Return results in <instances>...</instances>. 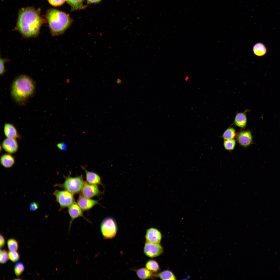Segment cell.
<instances>
[{
    "instance_id": "cell-1",
    "label": "cell",
    "mask_w": 280,
    "mask_h": 280,
    "mask_svg": "<svg viewBox=\"0 0 280 280\" xmlns=\"http://www.w3.org/2000/svg\"><path fill=\"white\" fill-rule=\"evenodd\" d=\"M39 10L28 7L19 11L16 29L24 37H35L39 34L41 27L45 23Z\"/></svg>"
},
{
    "instance_id": "cell-2",
    "label": "cell",
    "mask_w": 280,
    "mask_h": 280,
    "mask_svg": "<svg viewBox=\"0 0 280 280\" xmlns=\"http://www.w3.org/2000/svg\"><path fill=\"white\" fill-rule=\"evenodd\" d=\"M46 17L51 33L53 36L64 34L72 24L73 20L66 13L56 9L48 10Z\"/></svg>"
},
{
    "instance_id": "cell-3",
    "label": "cell",
    "mask_w": 280,
    "mask_h": 280,
    "mask_svg": "<svg viewBox=\"0 0 280 280\" xmlns=\"http://www.w3.org/2000/svg\"><path fill=\"white\" fill-rule=\"evenodd\" d=\"M35 88L33 80L27 75H22L17 77L13 81L11 93L15 101L18 103H23L33 95Z\"/></svg>"
},
{
    "instance_id": "cell-4",
    "label": "cell",
    "mask_w": 280,
    "mask_h": 280,
    "mask_svg": "<svg viewBox=\"0 0 280 280\" xmlns=\"http://www.w3.org/2000/svg\"><path fill=\"white\" fill-rule=\"evenodd\" d=\"M85 183L82 175L74 177L68 176L65 177L63 183L56 184L54 186L64 188L75 194L81 191Z\"/></svg>"
},
{
    "instance_id": "cell-5",
    "label": "cell",
    "mask_w": 280,
    "mask_h": 280,
    "mask_svg": "<svg viewBox=\"0 0 280 280\" xmlns=\"http://www.w3.org/2000/svg\"><path fill=\"white\" fill-rule=\"evenodd\" d=\"M100 228L102 235L105 239L114 237L117 231V226L115 220L110 216L105 218L102 221Z\"/></svg>"
},
{
    "instance_id": "cell-6",
    "label": "cell",
    "mask_w": 280,
    "mask_h": 280,
    "mask_svg": "<svg viewBox=\"0 0 280 280\" xmlns=\"http://www.w3.org/2000/svg\"><path fill=\"white\" fill-rule=\"evenodd\" d=\"M53 195L60 205V210L69 207L75 202L73 194L66 190H56L54 191Z\"/></svg>"
},
{
    "instance_id": "cell-7",
    "label": "cell",
    "mask_w": 280,
    "mask_h": 280,
    "mask_svg": "<svg viewBox=\"0 0 280 280\" xmlns=\"http://www.w3.org/2000/svg\"><path fill=\"white\" fill-rule=\"evenodd\" d=\"M163 251V248L159 243L146 241L145 244L144 252L148 257L153 258L157 257L161 255Z\"/></svg>"
},
{
    "instance_id": "cell-8",
    "label": "cell",
    "mask_w": 280,
    "mask_h": 280,
    "mask_svg": "<svg viewBox=\"0 0 280 280\" xmlns=\"http://www.w3.org/2000/svg\"><path fill=\"white\" fill-rule=\"evenodd\" d=\"M101 193L97 185L85 183L81 191V195L91 198L99 195Z\"/></svg>"
},
{
    "instance_id": "cell-9",
    "label": "cell",
    "mask_w": 280,
    "mask_h": 280,
    "mask_svg": "<svg viewBox=\"0 0 280 280\" xmlns=\"http://www.w3.org/2000/svg\"><path fill=\"white\" fill-rule=\"evenodd\" d=\"M3 149L8 153H15L18 148V143L16 139L7 138L5 139L2 143Z\"/></svg>"
},
{
    "instance_id": "cell-10",
    "label": "cell",
    "mask_w": 280,
    "mask_h": 280,
    "mask_svg": "<svg viewBox=\"0 0 280 280\" xmlns=\"http://www.w3.org/2000/svg\"><path fill=\"white\" fill-rule=\"evenodd\" d=\"M68 207V212L71 218L69 226V230L72 222L75 219L80 217H82L85 219L86 218L83 216V210L77 203L74 202Z\"/></svg>"
},
{
    "instance_id": "cell-11",
    "label": "cell",
    "mask_w": 280,
    "mask_h": 280,
    "mask_svg": "<svg viewBox=\"0 0 280 280\" xmlns=\"http://www.w3.org/2000/svg\"><path fill=\"white\" fill-rule=\"evenodd\" d=\"M145 237L147 241L159 243L162 239V235L158 229L151 228L146 230Z\"/></svg>"
},
{
    "instance_id": "cell-12",
    "label": "cell",
    "mask_w": 280,
    "mask_h": 280,
    "mask_svg": "<svg viewBox=\"0 0 280 280\" xmlns=\"http://www.w3.org/2000/svg\"><path fill=\"white\" fill-rule=\"evenodd\" d=\"M77 203L83 211L88 210L94 206L99 204L97 200L86 198L81 195L78 199Z\"/></svg>"
},
{
    "instance_id": "cell-13",
    "label": "cell",
    "mask_w": 280,
    "mask_h": 280,
    "mask_svg": "<svg viewBox=\"0 0 280 280\" xmlns=\"http://www.w3.org/2000/svg\"><path fill=\"white\" fill-rule=\"evenodd\" d=\"M252 139L251 134L249 131H241L237 136V142L241 145L244 147L250 145L252 142Z\"/></svg>"
},
{
    "instance_id": "cell-14",
    "label": "cell",
    "mask_w": 280,
    "mask_h": 280,
    "mask_svg": "<svg viewBox=\"0 0 280 280\" xmlns=\"http://www.w3.org/2000/svg\"><path fill=\"white\" fill-rule=\"evenodd\" d=\"M82 168L84 170L86 174V178L87 182L92 185L101 184V179L100 176L94 172L87 170L83 166Z\"/></svg>"
},
{
    "instance_id": "cell-15",
    "label": "cell",
    "mask_w": 280,
    "mask_h": 280,
    "mask_svg": "<svg viewBox=\"0 0 280 280\" xmlns=\"http://www.w3.org/2000/svg\"><path fill=\"white\" fill-rule=\"evenodd\" d=\"M4 132L5 136L7 138L16 139L20 137L15 127L10 123H7L5 124Z\"/></svg>"
},
{
    "instance_id": "cell-16",
    "label": "cell",
    "mask_w": 280,
    "mask_h": 280,
    "mask_svg": "<svg viewBox=\"0 0 280 280\" xmlns=\"http://www.w3.org/2000/svg\"><path fill=\"white\" fill-rule=\"evenodd\" d=\"M11 154H5L2 155L0 158L1 164L6 168L12 167L15 163V159Z\"/></svg>"
},
{
    "instance_id": "cell-17",
    "label": "cell",
    "mask_w": 280,
    "mask_h": 280,
    "mask_svg": "<svg viewBox=\"0 0 280 280\" xmlns=\"http://www.w3.org/2000/svg\"><path fill=\"white\" fill-rule=\"evenodd\" d=\"M253 50L255 55L259 57L264 55L267 52V49L266 46L261 42H258L255 44L253 46Z\"/></svg>"
},
{
    "instance_id": "cell-18",
    "label": "cell",
    "mask_w": 280,
    "mask_h": 280,
    "mask_svg": "<svg viewBox=\"0 0 280 280\" xmlns=\"http://www.w3.org/2000/svg\"><path fill=\"white\" fill-rule=\"evenodd\" d=\"M247 122V117L245 113H241L237 114L235 117L234 123L237 126L244 128L246 125Z\"/></svg>"
},
{
    "instance_id": "cell-19",
    "label": "cell",
    "mask_w": 280,
    "mask_h": 280,
    "mask_svg": "<svg viewBox=\"0 0 280 280\" xmlns=\"http://www.w3.org/2000/svg\"><path fill=\"white\" fill-rule=\"evenodd\" d=\"M137 276L142 280H145L151 278L152 276V272L146 268L138 269L136 271Z\"/></svg>"
},
{
    "instance_id": "cell-20",
    "label": "cell",
    "mask_w": 280,
    "mask_h": 280,
    "mask_svg": "<svg viewBox=\"0 0 280 280\" xmlns=\"http://www.w3.org/2000/svg\"><path fill=\"white\" fill-rule=\"evenodd\" d=\"M71 6L72 10H81L85 8V6L83 3L84 0H66Z\"/></svg>"
},
{
    "instance_id": "cell-21",
    "label": "cell",
    "mask_w": 280,
    "mask_h": 280,
    "mask_svg": "<svg viewBox=\"0 0 280 280\" xmlns=\"http://www.w3.org/2000/svg\"><path fill=\"white\" fill-rule=\"evenodd\" d=\"M145 267L152 272H156L159 270L160 268L158 263L153 260H149L145 264Z\"/></svg>"
},
{
    "instance_id": "cell-22",
    "label": "cell",
    "mask_w": 280,
    "mask_h": 280,
    "mask_svg": "<svg viewBox=\"0 0 280 280\" xmlns=\"http://www.w3.org/2000/svg\"><path fill=\"white\" fill-rule=\"evenodd\" d=\"M159 277L162 279L164 280H174L176 279L173 273L169 270H165L160 273Z\"/></svg>"
},
{
    "instance_id": "cell-23",
    "label": "cell",
    "mask_w": 280,
    "mask_h": 280,
    "mask_svg": "<svg viewBox=\"0 0 280 280\" xmlns=\"http://www.w3.org/2000/svg\"><path fill=\"white\" fill-rule=\"evenodd\" d=\"M236 135L235 129L230 127L227 129L223 134L222 137L225 140L233 139Z\"/></svg>"
},
{
    "instance_id": "cell-24",
    "label": "cell",
    "mask_w": 280,
    "mask_h": 280,
    "mask_svg": "<svg viewBox=\"0 0 280 280\" xmlns=\"http://www.w3.org/2000/svg\"><path fill=\"white\" fill-rule=\"evenodd\" d=\"M8 248L10 251H16L18 248L17 241L13 239H8L7 242Z\"/></svg>"
},
{
    "instance_id": "cell-25",
    "label": "cell",
    "mask_w": 280,
    "mask_h": 280,
    "mask_svg": "<svg viewBox=\"0 0 280 280\" xmlns=\"http://www.w3.org/2000/svg\"><path fill=\"white\" fill-rule=\"evenodd\" d=\"M25 269L23 264L21 262L17 263L15 264L14 270L15 274L17 276H20L23 272Z\"/></svg>"
},
{
    "instance_id": "cell-26",
    "label": "cell",
    "mask_w": 280,
    "mask_h": 280,
    "mask_svg": "<svg viewBox=\"0 0 280 280\" xmlns=\"http://www.w3.org/2000/svg\"><path fill=\"white\" fill-rule=\"evenodd\" d=\"M235 144V141L234 139L225 140L223 143L225 149L229 151L234 149Z\"/></svg>"
},
{
    "instance_id": "cell-27",
    "label": "cell",
    "mask_w": 280,
    "mask_h": 280,
    "mask_svg": "<svg viewBox=\"0 0 280 280\" xmlns=\"http://www.w3.org/2000/svg\"><path fill=\"white\" fill-rule=\"evenodd\" d=\"M9 258L11 261L13 262L17 261L19 258L18 253L16 251H10L8 253Z\"/></svg>"
},
{
    "instance_id": "cell-28",
    "label": "cell",
    "mask_w": 280,
    "mask_h": 280,
    "mask_svg": "<svg viewBox=\"0 0 280 280\" xmlns=\"http://www.w3.org/2000/svg\"><path fill=\"white\" fill-rule=\"evenodd\" d=\"M8 255L5 250H0V262L1 264L5 263L8 259Z\"/></svg>"
},
{
    "instance_id": "cell-29",
    "label": "cell",
    "mask_w": 280,
    "mask_h": 280,
    "mask_svg": "<svg viewBox=\"0 0 280 280\" xmlns=\"http://www.w3.org/2000/svg\"><path fill=\"white\" fill-rule=\"evenodd\" d=\"M49 3L51 5L57 6L61 5L66 1V0H47Z\"/></svg>"
},
{
    "instance_id": "cell-30",
    "label": "cell",
    "mask_w": 280,
    "mask_h": 280,
    "mask_svg": "<svg viewBox=\"0 0 280 280\" xmlns=\"http://www.w3.org/2000/svg\"><path fill=\"white\" fill-rule=\"evenodd\" d=\"M8 60L0 58V74L3 75L5 71V63Z\"/></svg>"
},
{
    "instance_id": "cell-31",
    "label": "cell",
    "mask_w": 280,
    "mask_h": 280,
    "mask_svg": "<svg viewBox=\"0 0 280 280\" xmlns=\"http://www.w3.org/2000/svg\"><path fill=\"white\" fill-rule=\"evenodd\" d=\"M39 206V205L37 202H33L30 204L29 208L31 211H34L38 208Z\"/></svg>"
},
{
    "instance_id": "cell-32",
    "label": "cell",
    "mask_w": 280,
    "mask_h": 280,
    "mask_svg": "<svg viewBox=\"0 0 280 280\" xmlns=\"http://www.w3.org/2000/svg\"><path fill=\"white\" fill-rule=\"evenodd\" d=\"M57 146L60 150L62 151H65L67 148L66 144L63 142L58 143L57 144Z\"/></svg>"
},
{
    "instance_id": "cell-33",
    "label": "cell",
    "mask_w": 280,
    "mask_h": 280,
    "mask_svg": "<svg viewBox=\"0 0 280 280\" xmlns=\"http://www.w3.org/2000/svg\"><path fill=\"white\" fill-rule=\"evenodd\" d=\"M0 247H3L5 244V240L3 236L2 235H0Z\"/></svg>"
},
{
    "instance_id": "cell-34",
    "label": "cell",
    "mask_w": 280,
    "mask_h": 280,
    "mask_svg": "<svg viewBox=\"0 0 280 280\" xmlns=\"http://www.w3.org/2000/svg\"><path fill=\"white\" fill-rule=\"evenodd\" d=\"M89 3H95L100 2L102 0H87Z\"/></svg>"
}]
</instances>
